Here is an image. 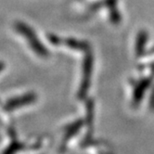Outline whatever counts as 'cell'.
I'll return each instance as SVG.
<instances>
[{
	"label": "cell",
	"mask_w": 154,
	"mask_h": 154,
	"mask_svg": "<svg viewBox=\"0 0 154 154\" xmlns=\"http://www.w3.org/2000/svg\"><path fill=\"white\" fill-rule=\"evenodd\" d=\"M93 69V54L90 50L85 51L84 63H83V79L81 82L80 88L78 90V97L80 100L85 97L87 91L90 86V80Z\"/></svg>",
	"instance_id": "cell-2"
},
{
	"label": "cell",
	"mask_w": 154,
	"mask_h": 154,
	"mask_svg": "<svg viewBox=\"0 0 154 154\" xmlns=\"http://www.w3.org/2000/svg\"><path fill=\"white\" fill-rule=\"evenodd\" d=\"M48 39H49V41L52 43V44H55V45H58V44H60V38L57 36V35H48Z\"/></svg>",
	"instance_id": "cell-6"
},
{
	"label": "cell",
	"mask_w": 154,
	"mask_h": 154,
	"mask_svg": "<svg viewBox=\"0 0 154 154\" xmlns=\"http://www.w3.org/2000/svg\"><path fill=\"white\" fill-rule=\"evenodd\" d=\"M64 43L69 48H71L72 49H74V50H80V51H85V52L89 50L88 43L84 42V41H78L73 38H69V39H66L64 41Z\"/></svg>",
	"instance_id": "cell-4"
},
{
	"label": "cell",
	"mask_w": 154,
	"mask_h": 154,
	"mask_svg": "<svg viewBox=\"0 0 154 154\" xmlns=\"http://www.w3.org/2000/svg\"><path fill=\"white\" fill-rule=\"evenodd\" d=\"M83 125H84L83 121L82 120H78L77 122H75V123L72 124L71 125H69L67 130H66V136H65V137H67V139H68L72 136H74L77 133V132L79 131V129L83 126Z\"/></svg>",
	"instance_id": "cell-5"
},
{
	"label": "cell",
	"mask_w": 154,
	"mask_h": 154,
	"mask_svg": "<svg viewBox=\"0 0 154 154\" xmlns=\"http://www.w3.org/2000/svg\"><path fill=\"white\" fill-rule=\"evenodd\" d=\"M15 28L20 35H23L27 39L32 49L34 50L39 57H41V58L48 57V49L40 42L39 38L35 35V32L32 31V29L31 27H29L27 24H25L23 23H21V21H18V23H16V24H15Z\"/></svg>",
	"instance_id": "cell-1"
},
{
	"label": "cell",
	"mask_w": 154,
	"mask_h": 154,
	"mask_svg": "<svg viewBox=\"0 0 154 154\" xmlns=\"http://www.w3.org/2000/svg\"><path fill=\"white\" fill-rule=\"evenodd\" d=\"M4 67H5V65H4V62L0 61V72H2V70L4 69Z\"/></svg>",
	"instance_id": "cell-7"
},
{
	"label": "cell",
	"mask_w": 154,
	"mask_h": 154,
	"mask_svg": "<svg viewBox=\"0 0 154 154\" xmlns=\"http://www.w3.org/2000/svg\"><path fill=\"white\" fill-rule=\"evenodd\" d=\"M36 100V95L34 93H27L23 96H19L9 100L4 106V109L7 112H11L20 107L26 106L34 103Z\"/></svg>",
	"instance_id": "cell-3"
}]
</instances>
